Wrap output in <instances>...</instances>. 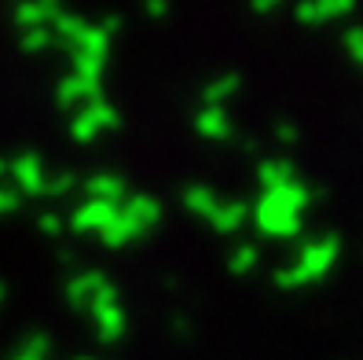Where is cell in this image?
Returning <instances> with one entry per match:
<instances>
[{"label": "cell", "instance_id": "9a60e30c", "mask_svg": "<svg viewBox=\"0 0 363 360\" xmlns=\"http://www.w3.org/2000/svg\"><path fill=\"white\" fill-rule=\"evenodd\" d=\"M89 26L84 18H77V15H70V11H59L55 18H52V37H59V40H67V45H74L77 40V33Z\"/></svg>", "mask_w": 363, "mask_h": 360}, {"label": "cell", "instance_id": "30bf717a", "mask_svg": "<svg viewBox=\"0 0 363 360\" xmlns=\"http://www.w3.org/2000/svg\"><path fill=\"white\" fill-rule=\"evenodd\" d=\"M121 214H125V217H133V221L147 231V228H155V224H158L162 206H158V199H151V195H133V199H125V202H121Z\"/></svg>", "mask_w": 363, "mask_h": 360}, {"label": "cell", "instance_id": "ac0fdd59", "mask_svg": "<svg viewBox=\"0 0 363 360\" xmlns=\"http://www.w3.org/2000/svg\"><path fill=\"white\" fill-rule=\"evenodd\" d=\"M235 89H239V81H235V77H217L213 84H206V107H220V99L231 96Z\"/></svg>", "mask_w": 363, "mask_h": 360}, {"label": "cell", "instance_id": "8992f818", "mask_svg": "<svg viewBox=\"0 0 363 360\" xmlns=\"http://www.w3.org/2000/svg\"><path fill=\"white\" fill-rule=\"evenodd\" d=\"M111 283L103 276V272H81V276H74L70 280V287H67V298H70V305H77V309H92V302L99 298V290Z\"/></svg>", "mask_w": 363, "mask_h": 360}, {"label": "cell", "instance_id": "7a4b0ae2", "mask_svg": "<svg viewBox=\"0 0 363 360\" xmlns=\"http://www.w3.org/2000/svg\"><path fill=\"white\" fill-rule=\"evenodd\" d=\"M257 224L268 231V236H294L297 231V214L283 202V199H275L272 192L257 202Z\"/></svg>", "mask_w": 363, "mask_h": 360}, {"label": "cell", "instance_id": "5bb4252c", "mask_svg": "<svg viewBox=\"0 0 363 360\" xmlns=\"http://www.w3.org/2000/svg\"><path fill=\"white\" fill-rule=\"evenodd\" d=\"M209 221H213L217 231H235L246 221V206H239V202H217V209L209 214Z\"/></svg>", "mask_w": 363, "mask_h": 360}, {"label": "cell", "instance_id": "603a6c76", "mask_svg": "<svg viewBox=\"0 0 363 360\" xmlns=\"http://www.w3.org/2000/svg\"><path fill=\"white\" fill-rule=\"evenodd\" d=\"M143 8H147V15H151V18H162V15L169 11L165 0H143Z\"/></svg>", "mask_w": 363, "mask_h": 360}, {"label": "cell", "instance_id": "3957f363", "mask_svg": "<svg viewBox=\"0 0 363 360\" xmlns=\"http://www.w3.org/2000/svg\"><path fill=\"white\" fill-rule=\"evenodd\" d=\"M8 173L15 180V192H26V195H45V180H48V169L37 155H23L8 165Z\"/></svg>", "mask_w": 363, "mask_h": 360}, {"label": "cell", "instance_id": "ffe728a7", "mask_svg": "<svg viewBox=\"0 0 363 360\" xmlns=\"http://www.w3.org/2000/svg\"><path fill=\"white\" fill-rule=\"evenodd\" d=\"M74 187V177L70 173H59V177H48L45 180V195H67Z\"/></svg>", "mask_w": 363, "mask_h": 360}, {"label": "cell", "instance_id": "ba28073f", "mask_svg": "<svg viewBox=\"0 0 363 360\" xmlns=\"http://www.w3.org/2000/svg\"><path fill=\"white\" fill-rule=\"evenodd\" d=\"M84 195L96 199V202H114V206H121V202H125V184H121V177H114V173H96V177H89V184H84Z\"/></svg>", "mask_w": 363, "mask_h": 360}, {"label": "cell", "instance_id": "7c38bea8", "mask_svg": "<svg viewBox=\"0 0 363 360\" xmlns=\"http://www.w3.org/2000/svg\"><path fill=\"white\" fill-rule=\"evenodd\" d=\"M195 125H199V133L209 136V140H224L231 133V118H228L224 107H202Z\"/></svg>", "mask_w": 363, "mask_h": 360}, {"label": "cell", "instance_id": "44dd1931", "mask_svg": "<svg viewBox=\"0 0 363 360\" xmlns=\"http://www.w3.org/2000/svg\"><path fill=\"white\" fill-rule=\"evenodd\" d=\"M40 231H45V236H59L62 231V221H59V214H40Z\"/></svg>", "mask_w": 363, "mask_h": 360}, {"label": "cell", "instance_id": "7402d4cb", "mask_svg": "<svg viewBox=\"0 0 363 360\" xmlns=\"http://www.w3.org/2000/svg\"><path fill=\"white\" fill-rule=\"evenodd\" d=\"M15 206H18V192H11V187H0V214H11Z\"/></svg>", "mask_w": 363, "mask_h": 360}, {"label": "cell", "instance_id": "d4e9b609", "mask_svg": "<svg viewBox=\"0 0 363 360\" xmlns=\"http://www.w3.org/2000/svg\"><path fill=\"white\" fill-rule=\"evenodd\" d=\"M4 173H8V165H4V162H0V177H4Z\"/></svg>", "mask_w": 363, "mask_h": 360}, {"label": "cell", "instance_id": "8fae6325", "mask_svg": "<svg viewBox=\"0 0 363 360\" xmlns=\"http://www.w3.org/2000/svg\"><path fill=\"white\" fill-rule=\"evenodd\" d=\"M99 236H103V243H106V246H125V243H133L136 236H143V228H140L133 217H125L121 209H118V217H114L111 224H106V228L99 231Z\"/></svg>", "mask_w": 363, "mask_h": 360}, {"label": "cell", "instance_id": "d6986e66", "mask_svg": "<svg viewBox=\"0 0 363 360\" xmlns=\"http://www.w3.org/2000/svg\"><path fill=\"white\" fill-rule=\"evenodd\" d=\"M253 261H257V250H253V246H239V250L231 253V268H235V272L253 268Z\"/></svg>", "mask_w": 363, "mask_h": 360}, {"label": "cell", "instance_id": "5b68a950", "mask_svg": "<svg viewBox=\"0 0 363 360\" xmlns=\"http://www.w3.org/2000/svg\"><path fill=\"white\" fill-rule=\"evenodd\" d=\"M59 103L62 107H84V103H92V99H99V81H89V77H77V74H70V77H62L59 81Z\"/></svg>", "mask_w": 363, "mask_h": 360}, {"label": "cell", "instance_id": "2e32d148", "mask_svg": "<svg viewBox=\"0 0 363 360\" xmlns=\"http://www.w3.org/2000/svg\"><path fill=\"white\" fill-rule=\"evenodd\" d=\"M184 202H187L191 214H206V217L217 209V195H213L209 187H191V192L184 195Z\"/></svg>", "mask_w": 363, "mask_h": 360}, {"label": "cell", "instance_id": "6da1fadb", "mask_svg": "<svg viewBox=\"0 0 363 360\" xmlns=\"http://www.w3.org/2000/svg\"><path fill=\"white\" fill-rule=\"evenodd\" d=\"M114 125H118V114H114L111 103L92 99V103H84V107L74 114V121H70V133H74V140L89 143V140H96V133H103V129H114Z\"/></svg>", "mask_w": 363, "mask_h": 360}, {"label": "cell", "instance_id": "277c9868", "mask_svg": "<svg viewBox=\"0 0 363 360\" xmlns=\"http://www.w3.org/2000/svg\"><path fill=\"white\" fill-rule=\"evenodd\" d=\"M118 209L121 206H114V202H96V199H84L77 209H74V217H70V228L74 231H103L106 224H111L114 217H118Z\"/></svg>", "mask_w": 363, "mask_h": 360}, {"label": "cell", "instance_id": "9c48e42d", "mask_svg": "<svg viewBox=\"0 0 363 360\" xmlns=\"http://www.w3.org/2000/svg\"><path fill=\"white\" fill-rule=\"evenodd\" d=\"M89 312L96 316V331H99V338H106V342H114V338L125 331V309H121V302H106V305H96Z\"/></svg>", "mask_w": 363, "mask_h": 360}, {"label": "cell", "instance_id": "cb8c5ba5", "mask_svg": "<svg viewBox=\"0 0 363 360\" xmlns=\"http://www.w3.org/2000/svg\"><path fill=\"white\" fill-rule=\"evenodd\" d=\"M275 4V0H257V8H272Z\"/></svg>", "mask_w": 363, "mask_h": 360}, {"label": "cell", "instance_id": "52a82bcc", "mask_svg": "<svg viewBox=\"0 0 363 360\" xmlns=\"http://www.w3.org/2000/svg\"><path fill=\"white\" fill-rule=\"evenodd\" d=\"M59 15V4H48V0H23L15 8V23L23 30H33V26H52V18Z\"/></svg>", "mask_w": 363, "mask_h": 360}, {"label": "cell", "instance_id": "4fadbf2b", "mask_svg": "<svg viewBox=\"0 0 363 360\" xmlns=\"http://www.w3.org/2000/svg\"><path fill=\"white\" fill-rule=\"evenodd\" d=\"M70 48H74L77 55H103V59H106V52H111V37H106L99 26H84Z\"/></svg>", "mask_w": 363, "mask_h": 360}, {"label": "cell", "instance_id": "484cf974", "mask_svg": "<svg viewBox=\"0 0 363 360\" xmlns=\"http://www.w3.org/2000/svg\"><path fill=\"white\" fill-rule=\"evenodd\" d=\"M0 302H4V287H0Z\"/></svg>", "mask_w": 363, "mask_h": 360}, {"label": "cell", "instance_id": "e0dca14e", "mask_svg": "<svg viewBox=\"0 0 363 360\" xmlns=\"http://www.w3.org/2000/svg\"><path fill=\"white\" fill-rule=\"evenodd\" d=\"M52 26H33V30H23V52L26 55H37V52H45L52 45Z\"/></svg>", "mask_w": 363, "mask_h": 360}]
</instances>
